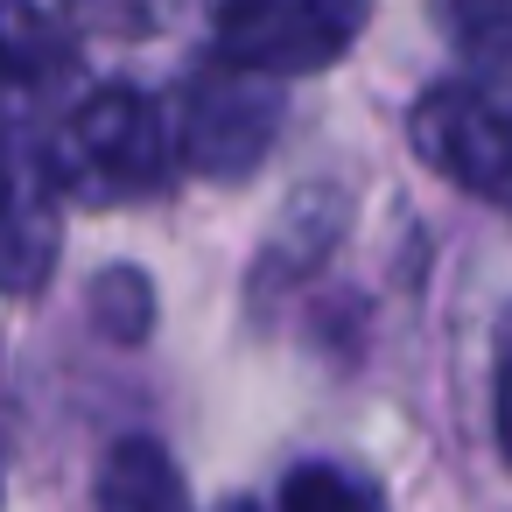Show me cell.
Returning <instances> with one entry per match:
<instances>
[{
    "mask_svg": "<svg viewBox=\"0 0 512 512\" xmlns=\"http://www.w3.org/2000/svg\"><path fill=\"white\" fill-rule=\"evenodd\" d=\"M407 141L442 183L512 211V92L505 85L491 78L428 85L407 113Z\"/></svg>",
    "mask_w": 512,
    "mask_h": 512,
    "instance_id": "3",
    "label": "cell"
},
{
    "mask_svg": "<svg viewBox=\"0 0 512 512\" xmlns=\"http://www.w3.org/2000/svg\"><path fill=\"white\" fill-rule=\"evenodd\" d=\"M491 421H498V449L512 463V316L498 330V372H491Z\"/></svg>",
    "mask_w": 512,
    "mask_h": 512,
    "instance_id": "11",
    "label": "cell"
},
{
    "mask_svg": "<svg viewBox=\"0 0 512 512\" xmlns=\"http://www.w3.org/2000/svg\"><path fill=\"white\" fill-rule=\"evenodd\" d=\"M99 512H190L176 456L155 435H120L99 463Z\"/></svg>",
    "mask_w": 512,
    "mask_h": 512,
    "instance_id": "7",
    "label": "cell"
},
{
    "mask_svg": "<svg viewBox=\"0 0 512 512\" xmlns=\"http://www.w3.org/2000/svg\"><path fill=\"white\" fill-rule=\"evenodd\" d=\"M442 22L470 57L512 64V0H442Z\"/></svg>",
    "mask_w": 512,
    "mask_h": 512,
    "instance_id": "10",
    "label": "cell"
},
{
    "mask_svg": "<svg viewBox=\"0 0 512 512\" xmlns=\"http://www.w3.org/2000/svg\"><path fill=\"white\" fill-rule=\"evenodd\" d=\"M372 0H225L218 57L253 78H316L358 50Z\"/></svg>",
    "mask_w": 512,
    "mask_h": 512,
    "instance_id": "4",
    "label": "cell"
},
{
    "mask_svg": "<svg viewBox=\"0 0 512 512\" xmlns=\"http://www.w3.org/2000/svg\"><path fill=\"white\" fill-rule=\"evenodd\" d=\"M57 267V190L43 155L0 134V295H36Z\"/></svg>",
    "mask_w": 512,
    "mask_h": 512,
    "instance_id": "5",
    "label": "cell"
},
{
    "mask_svg": "<svg viewBox=\"0 0 512 512\" xmlns=\"http://www.w3.org/2000/svg\"><path fill=\"white\" fill-rule=\"evenodd\" d=\"M281 134V92L274 78H253L225 57H211L204 71L183 78L176 99V127H169V155L204 176V183H239L267 162Z\"/></svg>",
    "mask_w": 512,
    "mask_h": 512,
    "instance_id": "2",
    "label": "cell"
},
{
    "mask_svg": "<svg viewBox=\"0 0 512 512\" xmlns=\"http://www.w3.org/2000/svg\"><path fill=\"white\" fill-rule=\"evenodd\" d=\"M218 512H260V505H253V498H225Z\"/></svg>",
    "mask_w": 512,
    "mask_h": 512,
    "instance_id": "12",
    "label": "cell"
},
{
    "mask_svg": "<svg viewBox=\"0 0 512 512\" xmlns=\"http://www.w3.org/2000/svg\"><path fill=\"white\" fill-rule=\"evenodd\" d=\"M43 176H50L57 197H71L85 211H120V204L162 197L169 176H176L162 106L141 85H99V92H85L64 113V127L50 134Z\"/></svg>",
    "mask_w": 512,
    "mask_h": 512,
    "instance_id": "1",
    "label": "cell"
},
{
    "mask_svg": "<svg viewBox=\"0 0 512 512\" xmlns=\"http://www.w3.org/2000/svg\"><path fill=\"white\" fill-rule=\"evenodd\" d=\"M92 323L113 337V344H141L155 330V288L141 267H106L92 281Z\"/></svg>",
    "mask_w": 512,
    "mask_h": 512,
    "instance_id": "9",
    "label": "cell"
},
{
    "mask_svg": "<svg viewBox=\"0 0 512 512\" xmlns=\"http://www.w3.org/2000/svg\"><path fill=\"white\" fill-rule=\"evenodd\" d=\"M78 64V43L64 22H50L29 0H0V92L15 99H36V92H57Z\"/></svg>",
    "mask_w": 512,
    "mask_h": 512,
    "instance_id": "6",
    "label": "cell"
},
{
    "mask_svg": "<svg viewBox=\"0 0 512 512\" xmlns=\"http://www.w3.org/2000/svg\"><path fill=\"white\" fill-rule=\"evenodd\" d=\"M281 512H386V498L372 477L316 456V463H295L281 477Z\"/></svg>",
    "mask_w": 512,
    "mask_h": 512,
    "instance_id": "8",
    "label": "cell"
}]
</instances>
